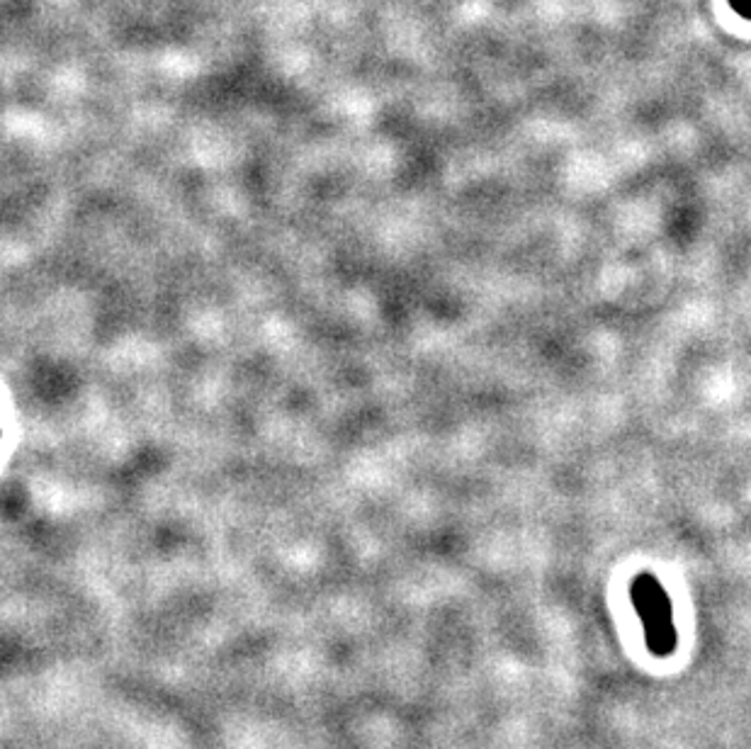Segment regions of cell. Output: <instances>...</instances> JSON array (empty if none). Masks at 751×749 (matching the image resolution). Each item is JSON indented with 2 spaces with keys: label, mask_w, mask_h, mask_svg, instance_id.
Listing matches in <instances>:
<instances>
[{
  "label": "cell",
  "mask_w": 751,
  "mask_h": 749,
  "mask_svg": "<svg viewBox=\"0 0 751 749\" xmlns=\"http://www.w3.org/2000/svg\"><path fill=\"white\" fill-rule=\"evenodd\" d=\"M630 601L642 620L644 642L654 658H672L678 645L674 626V606L662 582L650 572H642L630 584Z\"/></svg>",
  "instance_id": "obj_1"
},
{
  "label": "cell",
  "mask_w": 751,
  "mask_h": 749,
  "mask_svg": "<svg viewBox=\"0 0 751 749\" xmlns=\"http://www.w3.org/2000/svg\"><path fill=\"white\" fill-rule=\"evenodd\" d=\"M730 6L737 10L739 15L751 20V0H730Z\"/></svg>",
  "instance_id": "obj_2"
}]
</instances>
